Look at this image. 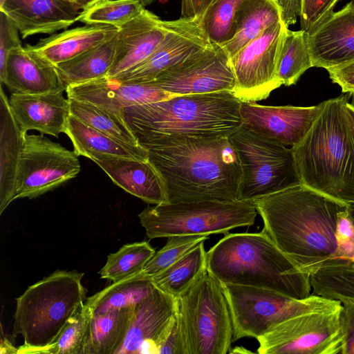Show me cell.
I'll use <instances>...</instances> for the list:
<instances>
[{
  "label": "cell",
  "instance_id": "obj_18",
  "mask_svg": "<svg viewBox=\"0 0 354 354\" xmlns=\"http://www.w3.org/2000/svg\"><path fill=\"white\" fill-rule=\"evenodd\" d=\"M167 29V21L146 8L120 27L114 61L106 77H114L147 59L162 41Z\"/></svg>",
  "mask_w": 354,
  "mask_h": 354
},
{
  "label": "cell",
  "instance_id": "obj_42",
  "mask_svg": "<svg viewBox=\"0 0 354 354\" xmlns=\"http://www.w3.org/2000/svg\"><path fill=\"white\" fill-rule=\"evenodd\" d=\"M19 29L14 21L0 11V80L4 76L6 64L10 52L22 46Z\"/></svg>",
  "mask_w": 354,
  "mask_h": 354
},
{
  "label": "cell",
  "instance_id": "obj_22",
  "mask_svg": "<svg viewBox=\"0 0 354 354\" xmlns=\"http://www.w3.org/2000/svg\"><path fill=\"white\" fill-rule=\"evenodd\" d=\"M63 92L11 95L10 108L24 136L30 130L56 138L65 133L71 113L68 99Z\"/></svg>",
  "mask_w": 354,
  "mask_h": 354
},
{
  "label": "cell",
  "instance_id": "obj_35",
  "mask_svg": "<svg viewBox=\"0 0 354 354\" xmlns=\"http://www.w3.org/2000/svg\"><path fill=\"white\" fill-rule=\"evenodd\" d=\"M247 0H214L201 17L206 36L212 45L222 46L234 37L240 10Z\"/></svg>",
  "mask_w": 354,
  "mask_h": 354
},
{
  "label": "cell",
  "instance_id": "obj_1",
  "mask_svg": "<svg viewBox=\"0 0 354 354\" xmlns=\"http://www.w3.org/2000/svg\"><path fill=\"white\" fill-rule=\"evenodd\" d=\"M263 229L277 247L310 277L344 266L337 228L348 204L300 184L252 201Z\"/></svg>",
  "mask_w": 354,
  "mask_h": 354
},
{
  "label": "cell",
  "instance_id": "obj_49",
  "mask_svg": "<svg viewBox=\"0 0 354 354\" xmlns=\"http://www.w3.org/2000/svg\"><path fill=\"white\" fill-rule=\"evenodd\" d=\"M1 353H17V348L14 347L6 337H4L1 341Z\"/></svg>",
  "mask_w": 354,
  "mask_h": 354
},
{
  "label": "cell",
  "instance_id": "obj_24",
  "mask_svg": "<svg viewBox=\"0 0 354 354\" xmlns=\"http://www.w3.org/2000/svg\"><path fill=\"white\" fill-rule=\"evenodd\" d=\"M93 161L115 185L131 195L150 204L169 203L163 180L149 160L102 156Z\"/></svg>",
  "mask_w": 354,
  "mask_h": 354
},
{
  "label": "cell",
  "instance_id": "obj_20",
  "mask_svg": "<svg viewBox=\"0 0 354 354\" xmlns=\"http://www.w3.org/2000/svg\"><path fill=\"white\" fill-rule=\"evenodd\" d=\"M0 11L14 21L23 39L67 28L82 12L72 0H6Z\"/></svg>",
  "mask_w": 354,
  "mask_h": 354
},
{
  "label": "cell",
  "instance_id": "obj_19",
  "mask_svg": "<svg viewBox=\"0 0 354 354\" xmlns=\"http://www.w3.org/2000/svg\"><path fill=\"white\" fill-rule=\"evenodd\" d=\"M65 91L68 98L93 104L122 117L127 107L176 96L150 84L122 83L107 77L71 85Z\"/></svg>",
  "mask_w": 354,
  "mask_h": 354
},
{
  "label": "cell",
  "instance_id": "obj_33",
  "mask_svg": "<svg viewBox=\"0 0 354 354\" xmlns=\"http://www.w3.org/2000/svg\"><path fill=\"white\" fill-rule=\"evenodd\" d=\"M68 99L71 115L118 141L133 147H141L124 117L89 102Z\"/></svg>",
  "mask_w": 354,
  "mask_h": 354
},
{
  "label": "cell",
  "instance_id": "obj_50",
  "mask_svg": "<svg viewBox=\"0 0 354 354\" xmlns=\"http://www.w3.org/2000/svg\"><path fill=\"white\" fill-rule=\"evenodd\" d=\"M78 8L82 11L102 0H72Z\"/></svg>",
  "mask_w": 354,
  "mask_h": 354
},
{
  "label": "cell",
  "instance_id": "obj_43",
  "mask_svg": "<svg viewBox=\"0 0 354 354\" xmlns=\"http://www.w3.org/2000/svg\"><path fill=\"white\" fill-rule=\"evenodd\" d=\"M339 326L344 345V354H354V297H342Z\"/></svg>",
  "mask_w": 354,
  "mask_h": 354
},
{
  "label": "cell",
  "instance_id": "obj_28",
  "mask_svg": "<svg viewBox=\"0 0 354 354\" xmlns=\"http://www.w3.org/2000/svg\"><path fill=\"white\" fill-rule=\"evenodd\" d=\"M133 307L92 313L82 354H115L129 330Z\"/></svg>",
  "mask_w": 354,
  "mask_h": 354
},
{
  "label": "cell",
  "instance_id": "obj_23",
  "mask_svg": "<svg viewBox=\"0 0 354 354\" xmlns=\"http://www.w3.org/2000/svg\"><path fill=\"white\" fill-rule=\"evenodd\" d=\"M3 83L12 94H41L64 91L55 65L30 45L12 49L8 57Z\"/></svg>",
  "mask_w": 354,
  "mask_h": 354
},
{
  "label": "cell",
  "instance_id": "obj_11",
  "mask_svg": "<svg viewBox=\"0 0 354 354\" xmlns=\"http://www.w3.org/2000/svg\"><path fill=\"white\" fill-rule=\"evenodd\" d=\"M341 306L287 319L258 337L259 354H344Z\"/></svg>",
  "mask_w": 354,
  "mask_h": 354
},
{
  "label": "cell",
  "instance_id": "obj_4",
  "mask_svg": "<svg viewBox=\"0 0 354 354\" xmlns=\"http://www.w3.org/2000/svg\"><path fill=\"white\" fill-rule=\"evenodd\" d=\"M341 95L324 102L311 127L292 147L301 184L346 204L354 203V137Z\"/></svg>",
  "mask_w": 354,
  "mask_h": 354
},
{
  "label": "cell",
  "instance_id": "obj_44",
  "mask_svg": "<svg viewBox=\"0 0 354 354\" xmlns=\"http://www.w3.org/2000/svg\"><path fill=\"white\" fill-rule=\"evenodd\" d=\"M326 70L332 82L337 84L343 93L354 94V60Z\"/></svg>",
  "mask_w": 354,
  "mask_h": 354
},
{
  "label": "cell",
  "instance_id": "obj_47",
  "mask_svg": "<svg viewBox=\"0 0 354 354\" xmlns=\"http://www.w3.org/2000/svg\"><path fill=\"white\" fill-rule=\"evenodd\" d=\"M214 0H181V17H201Z\"/></svg>",
  "mask_w": 354,
  "mask_h": 354
},
{
  "label": "cell",
  "instance_id": "obj_48",
  "mask_svg": "<svg viewBox=\"0 0 354 354\" xmlns=\"http://www.w3.org/2000/svg\"><path fill=\"white\" fill-rule=\"evenodd\" d=\"M346 116L354 137V103L346 104Z\"/></svg>",
  "mask_w": 354,
  "mask_h": 354
},
{
  "label": "cell",
  "instance_id": "obj_40",
  "mask_svg": "<svg viewBox=\"0 0 354 354\" xmlns=\"http://www.w3.org/2000/svg\"><path fill=\"white\" fill-rule=\"evenodd\" d=\"M208 238V235H177L168 237L165 245L155 252L139 274L144 277L152 278Z\"/></svg>",
  "mask_w": 354,
  "mask_h": 354
},
{
  "label": "cell",
  "instance_id": "obj_55",
  "mask_svg": "<svg viewBox=\"0 0 354 354\" xmlns=\"http://www.w3.org/2000/svg\"><path fill=\"white\" fill-rule=\"evenodd\" d=\"M6 1V0H0V6H2Z\"/></svg>",
  "mask_w": 354,
  "mask_h": 354
},
{
  "label": "cell",
  "instance_id": "obj_31",
  "mask_svg": "<svg viewBox=\"0 0 354 354\" xmlns=\"http://www.w3.org/2000/svg\"><path fill=\"white\" fill-rule=\"evenodd\" d=\"M204 242H201L162 272L151 278L156 287L178 298L207 268Z\"/></svg>",
  "mask_w": 354,
  "mask_h": 354
},
{
  "label": "cell",
  "instance_id": "obj_15",
  "mask_svg": "<svg viewBox=\"0 0 354 354\" xmlns=\"http://www.w3.org/2000/svg\"><path fill=\"white\" fill-rule=\"evenodd\" d=\"M212 45L203 28L201 17H181L167 21L166 34L153 53L112 79L127 84L150 82L163 71Z\"/></svg>",
  "mask_w": 354,
  "mask_h": 354
},
{
  "label": "cell",
  "instance_id": "obj_45",
  "mask_svg": "<svg viewBox=\"0 0 354 354\" xmlns=\"http://www.w3.org/2000/svg\"><path fill=\"white\" fill-rule=\"evenodd\" d=\"M279 8L281 20L287 28L295 24L302 11L303 0H274Z\"/></svg>",
  "mask_w": 354,
  "mask_h": 354
},
{
  "label": "cell",
  "instance_id": "obj_7",
  "mask_svg": "<svg viewBox=\"0 0 354 354\" xmlns=\"http://www.w3.org/2000/svg\"><path fill=\"white\" fill-rule=\"evenodd\" d=\"M185 354H225L233 342L228 302L221 282L206 268L176 299Z\"/></svg>",
  "mask_w": 354,
  "mask_h": 354
},
{
  "label": "cell",
  "instance_id": "obj_46",
  "mask_svg": "<svg viewBox=\"0 0 354 354\" xmlns=\"http://www.w3.org/2000/svg\"><path fill=\"white\" fill-rule=\"evenodd\" d=\"M185 354L181 335L179 332L176 313L172 326L160 346L158 354Z\"/></svg>",
  "mask_w": 354,
  "mask_h": 354
},
{
  "label": "cell",
  "instance_id": "obj_36",
  "mask_svg": "<svg viewBox=\"0 0 354 354\" xmlns=\"http://www.w3.org/2000/svg\"><path fill=\"white\" fill-rule=\"evenodd\" d=\"M91 315L90 308L81 303L52 344L26 349L19 354H82Z\"/></svg>",
  "mask_w": 354,
  "mask_h": 354
},
{
  "label": "cell",
  "instance_id": "obj_21",
  "mask_svg": "<svg viewBox=\"0 0 354 354\" xmlns=\"http://www.w3.org/2000/svg\"><path fill=\"white\" fill-rule=\"evenodd\" d=\"M307 34L313 66L328 69L354 60V10L348 4Z\"/></svg>",
  "mask_w": 354,
  "mask_h": 354
},
{
  "label": "cell",
  "instance_id": "obj_41",
  "mask_svg": "<svg viewBox=\"0 0 354 354\" xmlns=\"http://www.w3.org/2000/svg\"><path fill=\"white\" fill-rule=\"evenodd\" d=\"M339 0H303L300 16L301 30L310 32L331 13Z\"/></svg>",
  "mask_w": 354,
  "mask_h": 354
},
{
  "label": "cell",
  "instance_id": "obj_12",
  "mask_svg": "<svg viewBox=\"0 0 354 354\" xmlns=\"http://www.w3.org/2000/svg\"><path fill=\"white\" fill-rule=\"evenodd\" d=\"M81 170L77 154L41 135L26 134L13 200L34 198L75 178Z\"/></svg>",
  "mask_w": 354,
  "mask_h": 354
},
{
  "label": "cell",
  "instance_id": "obj_5",
  "mask_svg": "<svg viewBox=\"0 0 354 354\" xmlns=\"http://www.w3.org/2000/svg\"><path fill=\"white\" fill-rule=\"evenodd\" d=\"M207 254V268L221 282L271 290L302 299L312 292L302 272L263 229L226 234Z\"/></svg>",
  "mask_w": 354,
  "mask_h": 354
},
{
  "label": "cell",
  "instance_id": "obj_54",
  "mask_svg": "<svg viewBox=\"0 0 354 354\" xmlns=\"http://www.w3.org/2000/svg\"><path fill=\"white\" fill-rule=\"evenodd\" d=\"M348 4L354 10V0H351Z\"/></svg>",
  "mask_w": 354,
  "mask_h": 354
},
{
  "label": "cell",
  "instance_id": "obj_13",
  "mask_svg": "<svg viewBox=\"0 0 354 354\" xmlns=\"http://www.w3.org/2000/svg\"><path fill=\"white\" fill-rule=\"evenodd\" d=\"M287 29L282 20L275 23L230 58L236 78L233 93L241 102L264 100L281 86L277 66Z\"/></svg>",
  "mask_w": 354,
  "mask_h": 354
},
{
  "label": "cell",
  "instance_id": "obj_8",
  "mask_svg": "<svg viewBox=\"0 0 354 354\" xmlns=\"http://www.w3.org/2000/svg\"><path fill=\"white\" fill-rule=\"evenodd\" d=\"M257 211L252 201L167 203L148 206L138 218L149 239L177 235L227 234L254 223Z\"/></svg>",
  "mask_w": 354,
  "mask_h": 354
},
{
  "label": "cell",
  "instance_id": "obj_53",
  "mask_svg": "<svg viewBox=\"0 0 354 354\" xmlns=\"http://www.w3.org/2000/svg\"><path fill=\"white\" fill-rule=\"evenodd\" d=\"M144 6H149L158 0H138Z\"/></svg>",
  "mask_w": 354,
  "mask_h": 354
},
{
  "label": "cell",
  "instance_id": "obj_16",
  "mask_svg": "<svg viewBox=\"0 0 354 354\" xmlns=\"http://www.w3.org/2000/svg\"><path fill=\"white\" fill-rule=\"evenodd\" d=\"M176 313V299L154 286L148 295L133 307L129 330L115 354H158Z\"/></svg>",
  "mask_w": 354,
  "mask_h": 354
},
{
  "label": "cell",
  "instance_id": "obj_38",
  "mask_svg": "<svg viewBox=\"0 0 354 354\" xmlns=\"http://www.w3.org/2000/svg\"><path fill=\"white\" fill-rule=\"evenodd\" d=\"M145 8L138 0H102L82 10L78 21L120 28L138 16Z\"/></svg>",
  "mask_w": 354,
  "mask_h": 354
},
{
  "label": "cell",
  "instance_id": "obj_9",
  "mask_svg": "<svg viewBox=\"0 0 354 354\" xmlns=\"http://www.w3.org/2000/svg\"><path fill=\"white\" fill-rule=\"evenodd\" d=\"M241 167L238 200L256 199L301 184L292 148L241 126L228 136Z\"/></svg>",
  "mask_w": 354,
  "mask_h": 354
},
{
  "label": "cell",
  "instance_id": "obj_14",
  "mask_svg": "<svg viewBox=\"0 0 354 354\" xmlns=\"http://www.w3.org/2000/svg\"><path fill=\"white\" fill-rule=\"evenodd\" d=\"M173 95L234 91L236 78L224 49L212 45L163 71L146 83Z\"/></svg>",
  "mask_w": 354,
  "mask_h": 354
},
{
  "label": "cell",
  "instance_id": "obj_39",
  "mask_svg": "<svg viewBox=\"0 0 354 354\" xmlns=\"http://www.w3.org/2000/svg\"><path fill=\"white\" fill-rule=\"evenodd\" d=\"M312 293L330 299L354 297V268H322L310 277Z\"/></svg>",
  "mask_w": 354,
  "mask_h": 354
},
{
  "label": "cell",
  "instance_id": "obj_10",
  "mask_svg": "<svg viewBox=\"0 0 354 354\" xmlns=\"http://www.w3.org/2000/svg\"><path fill=\"white\" fill-rule=\"evenodd\" d=\"M221 283L231 313L233 342L245 337L257 339L292 317L342 305L339 300L314 294L296 299L263 288Z\"/></svg>",
  "mask_w": 354,
  "mask_h": 354
},
{
  "label": "cell",
  "instance_id": "obj_3",
  "mask_svg": "<svg viewBox=\"0 0 354 354\" xmlns=\"http://www.w3.org/2000/svg\"><path fill=\"white\" fill-rule=\"evenodd\" d=\"M232 92L176 95L124 109L125 122L147 150L185 138L228 137L242 126Z\"/></svg>",
  "mask_w": 354,
  "mask_h": 354
},
{
  "label": "cell",
  "instance_id": "obj_29",
  "mask_svg": "<svg viewBox=\"0 0 354 354\" xmlns=\"http://www.w3.org/2000/svg\"><path fill=\"white\" fill-rule=\"evenodd\" d=\"M116 43L117 35L95 48L55 65L64 88L106 77L114 61Z\"/></svg>",
  "mask_w": 354,
  "mask_h": 354
},
{
  "label": "cell",
  "instance_id": "obj_26",
  "mask_svg": "<svg viewBox=\"0 0 354 354\" xmlns=\"http://www.w3.org/2000/svg\"><path fill=\"white\" fill-rule=\"evenodd\" d=\"M6 95L0 92V214L14 201L16 178L24 140Z\"/></svg>",
  "mask_w": 354,
  "mask_h": 354
},
{
  "label": "cell",
  "instance_id": "obj_30",
  "mask_svg": "<svg viewBox=\"0 0 354 354\" xmlns=\"http://www.w3.org/2000/svg\"><path fill=\"white\" fill-rule=\"evenodd\" d=\"M279 21H281V12L274 0H247L239 13L234 37L221 47L231 58Z\"/></svg>",
  "mask_w": 354,
  "mask_h": 354
},
{
  "label": "cell",
  "instance_id": "obj_17",
  "mask_svg": "<svg viewBox=\"0 0 354 354\" xmlns=\"http://www.w3.org/2000/svg\"><path fill=\"white\" fill-rule=\"evenodd\" d=\"M323 106L324 102L306 107L241 102L242 126L271 141L292 147L307 133Z\"/></svg>",
  "mask_w": 354,
  "mask_h": 354
},
{
  "label": "cell",
  "instance_id": "obj_27",
  "mask_svg": "<svg viewBox=\"0 0 354 354\" xmlns=\"http://www.w3.org/2000/svg\"><path fill=\"white\" fill-rule=\"evenodd\" d=\"M65 133L71 140L75 152L91 160L98 156H114L137 160H149L148 151L118 141L70 115Z\"/></svg>",
  "mask_w": 354,
  "mask_h": 354
},
{
  "label": "cell",
  "instance_id": "obj_25",
  "mask_svg": "<svg viewBox=\"0 0 354 354\" xmlns=\"http://www.w3.org/2000/svg\"><path fill=\"white\" fill-rule=\"evenodd\" d=\"M118 28L85 24L41 39L31 48L54 65L70 60L115 36Z\"/></svg>",
  "mask_w": 354,
  "mask_h": 354
},
{
  "label": "cell",
  "instance_id": "obj_32",
  "mask_svg": "<svg viewBox=\"0 0 354 354\" xmlns=\"http://www.w3.org/2000/svg\"><path fill=\"white\" fill-rule=\"evenodd\" d=\"M154 284L149 278L137 274L113 282L109 286L86 299L85 304L93 314H102L122 308L133 307L143 299Z\"/></svg>",
  "mask_w": 354,
  "mask_h": 354
},
{
  "label": "cell",
  "instance_id": "obj_34",
  "mask_svg": "<svg viewBox=\"0 0 354 354\" xmlns=\"http://www.w3.org/2000/svg\"><path fill=\"white\" fill-rule=\"evenodd\" d=\"M313 66L307 32L288 28L278 59L277 80L281 85L295 84L301 75Z\"/></svg>",
  "mask_w": 354,
  "mask_h": 354
},
{
  "label": "cell",
  "instance_id": "obj_2",
  "mask_svg": "<svg viewBox=\"0 0 354 354\" xmlns=\"http://www.w3.org/2000/svg\"><path fill=\"white\" fill-rule=\"evenodd\" d=\"M147 151L169 203L238 200L242 171L228 137L185 138Z\"/></svg>",
  "mask_w": 354,
  "mask_h": 354
},
{
  "label": "cell",
  "instance_id": "obj_52",
  "mask_svg": "<svg viewBox=\"0 0 354 354\" xmlns=\"http://www.w3.org/2000/svg\"><path fill=\"white\" fill-rule=\"evenodd\" d=\"M230 353H251V351L246 350V348L243 347H235L232 350L231 349Z\"/></svg>",
  "mask_w": 354,
  "mask_h": 354
},
{
  "label": "cell",
  "instance_id": "obj_37",
  "mask_svg": "<svg viewBox=\"0 0 354 354\" xmlns=\"http://www.w3.org/2000/svg\"><path fill=\"white\" fill-rule=\"evenodd\" d=\"M155 252L148 241L125 244L107 257L99 272L100 277L115 282L137 274Z\"/></svg>",
  "mask_w": 354,
  "mask_h": 354
},
{
  "label": "cell",
  "instance_id": "obj_51",
  "mask_svg": "<svg viewBox=\"0 0 354 354\" xmlns=\"http://www.w3.org/2000/svg\"><path fill=\"white\" fill-rule=\"evenodd\" d=\"M348 214L354 225V203L348 204Z\"/></svg>",
  "mask_w": 354,
  "mask_h": 354
},
{
  "label": "cell",
  "instance_id": "obj_6",
  "mask_svg": "<svg viewBox=\"0 0 354 354\" xmlns=\"http://www.w3.org/2000/svg\"><path fill=\"white\" fill-rule=\"evenodd\" d=\"M83 276L75 270H57L16 299L12 334L21 335L24 341L17 354L54 342L77 306L87 299Z\"/></svg>",
  "mask_w": 354,
  "mask_h": 354
}]
</instances>
